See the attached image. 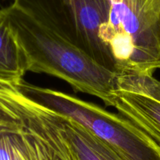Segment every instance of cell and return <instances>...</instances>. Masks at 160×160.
<instances>
[{
    "label": "cell",
    "mask_w": 160,
    "mask_h": 160,
    "mask_svg": "<svg viewBox=\"0 0 160 160\" xmlns=\"http://www.w3.org/2000/svg\"><path fill=\"white\" fill-rule=\"evenodd\" d=\"M27 71L67 82L75 92L96 97L113 107L117 72L97 62L84 50L13 2L7 7Z\"/></svg>",
    "instance_id": "obj_1"
},
{
    "label": "cell",
    "mask_w": 160,
    "mask_h": 160,
    "mask_svg": "<svg viewBox=\"0 0 160 160\" xmlns=\"http://www.w3.org/2000/svg\"><path fill=\"white\" fill-rule=\"evenodd\" d=\"M99 38L117 73L153 75L160 69V0H108Z\"/></svg>",
    "instance_id": "obj_2"
},
{
    "label": "cell",
    "mask_w": 160,
    "mask_h": 160,
    "mask_svg": "<svg viewBox=\"0 0 160 160\" xmlns=\"http://www.w3.org/2000/svg\"><path fill=\"white\" fill-rule=\"evenodd\" d=\"M19 86L35 101L85 127L126 160H160V147L119 113L64 92L33 85L24 79Z\"/></svg>",
    "instance_id": "obj_3"
},
{
    "label": "cell",
    "mask_w": 160,
    "mask_h": 160,
    "mask_svg": "<svg viewBox=\"0 0 160 160\" xmlns=\"http://www.w3.org/2000/svg\"><path fill=\"white\" fill-rule=\"evenodd\" d=\"M0 160L74 158L53 111L23 91L18 108L0 123Z\"/></svg>",
    "instance_id": "obj_4"
},
{
    "label": "cell",
    "mask_w": 160,
    "mask_h": 160,
    "mask_svg": "<svg viewBox=\"0 0 160 160\" xmlns=\"http://www.w3.org/2000/svg\"><path fill=\"white\" fill-rule=\"evenodd\" d=\"M45 24L82 49L97 62L115 70L113 58L99 38L107 20L108 0H15Z\"/></svg>",
    "instance_id": "obj_5"
},
{
    "label": "cell",
    "mask_w": 160,
    "mask_h": 160,
    "mask_svg": "<svg viewBox=\"0 0 160 160\" xmlns=\"http://www.w3.org/2000/svg\"><path fill=\"white\" fill-rule=\"evenodd\" d=\"M53 112L74 160H126L85 127L69 117Z\"/></svg>",
    "instance_id": "obj_6"
},
{
    "label": "cell",
    "mask_w": 160,
    "mask_h": 160,
    "mask_svg": "<svg viewBox=\"0 0 160 160\" xmlns=\"http://www.w3.org/2000/svg\"><path fill=\"white\" fill-rule=\"evenodd\" d=\"M114 108L128 118L160 147V102L136 93L116 90Z\"/></svg>",
    "instance_id": "obj_7"
},
{
    "label": "cell",
    "mask_w": 160,
    "mask_h": 160,
    "mask_svg": "<svg viewBox=\"0 0 160 160\" xmlns=\"http://www.w3.org/2000/svg\"><path fill=\"white\" fill-rule=\"evenodd\" d=\"M27 72L24 52L18 42L8 8H0V81L19 83Z\"/></svg>",
    "instance_id": "obj_8"
},
{
    "label": "cell",
    "mask_w": 160,
    "mask_h": 160,
    "mask_svg": "<svg viewBox=\"0 0 160 160\" xmlns=\"http://www.w3.org/2000/svg\"><path fill=\"white\" fill-rule=\"evenodd\" d=\"M117 90L136 93L160 102V81L153 75L117 73Z\"/></svg>",
    "instance_id": "obj_9"
},
{
    "label": "cell",
    "mask_w": 160,
    "mask_h": 160,
    "mask_svg": "<svg viewBox=\"0 0 160 160\" xmlns=\"http://www.w3.org/2000/svg\"><path fill=\"white\" fill-rule=\"evenodd\" d=\"M22 96L23 91L19 83L0 81V123L16 111Z\"/></svg>",
    "instance_id": "obj_10"
},
{
    "label": "cell",
    "mask_w": 160,
    "mask_h": 160,
    "mask_svg": "<svg viewBox=\"0 0 160 160\" xmlns=\"http://www.w3.org/2000/svg\"><path fill=\"white\" fill-rule=\"evenodd\" d=\"M14 1H15V0H13V2H14Z\"/></svg>",
    "instance_id": "obj_11"
}]
</instances>
